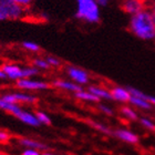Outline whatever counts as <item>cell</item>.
Masks as SVG:
<instances>
[{"instance_id": "obj_23", "label": "cell", "mask_w": 155, "mask_h": 155, "mask_svg": "<svg viewBox=\"0 0 155 155\" xmlns=\"http://www.w3.org/2000/svg\"><path fill=\"white\" fill-rule=\"evenodd\" d=\"M35 113H36L37 119H38V121L40 122L41 125H51V123H52L51 117L45 113V111L38 110V111H36Z\"/></svg>"}, {"instance_id": "obj_22", "label": "cell", "mask_w": 155, "mask_h": 155, "mask_svg": "<svg viewBox=\"0 0 155 155\" xmlns=\"http://www.w3.org/2000/svg\"><path fill=\"white\" fill-rule=\"evenodd\" d=\"M139 122L145 130L150 132H155V122L152 119H150L147 116H142L139 119Z\"/></svg>"}, {"instance_id": "obj_8", "label": "cell", "mask_w": 155, "mask_h": 155, "mask_svg": "<svg viewBox=\"0 0 155 155\" xmlns=\"http://www.w3.org/2000/svg\"><path fill=\"white\" fill-rule=\"evenodd\" d=\"M131 92V99L129 104L134 109H139L142 111H149L152 109V104L149 101V95L135 87H129Z\"/></svg>"}, {"instance_id": "obj_28", "label": "cell", "mask_w": 155, "mask_h": 155, "mask_svg": "<svg viewBox=\"0 0 155 155\" xmlns=\"http://www.w3.org/2000/svg\"><path fill=\"white\" fill-rule=\"evenodd\" d=\"M10 139V134L6 131L0 130V142H6Z\"/></svg>"}, {"instance_id": "obj_1", "label": "cell", "mask_w": 155, "mask_h": 155, "mask_svg": "<svg viewBox=\"0 0 155 155\" xmlns=\"http://www.w3.org/2000/svg\"><path fill=\"white\" fill-rule=\"evenodd\" d=\"M127 29L133 36L143 41H154L155 17L150 8L130 17Z\"/></svg>"}, {"instance_id": "obj_11", "label": "cell", "mask_w": 155, "mask_h": 155, "mask_svg": "<svg viewBox=\"0 0 155 155\" xmlns=\"http://www.w3.org/2000/svg\"><path fill=\"white\" fill-rule=\"evenodd\" d=\"M51 87H55L58 90L65 91V92H71V93H75L78 91H80L82 87L75 84L74 82H72L71 80H65V79H54L51 82Z\"/></svg>"}, {"instance_id": "obj_3", "label": "cell", "mask_w": 155, "mask_h": 155, "mask_svg": "<svg viewBox=\"0 0 155 155\" xmlns=\"http://www.w3.org/2000/svg\"><path fill=\"white\" fill-rule=\"evenodd\" d=\"M2 70L5 71L7 75V79L11 81L21 80V79H30V78H35L39 75L40 71L36 69L32 65H25L21 67L16 63H5L1 65Z\"/></svg>"}, {"instance_id": "obj_33", "label": "cell", "mask_w": 155, "mask_h": 155, "mask_svg": "<svg viewBox=\"0 0 155 155\" xmlns=\"http://www.w3.org/2000/svg\"><path fill=\"white\" fill-rule=\"evenodd\" d=\"M41 155H55V154H52V153H50V152H43V153H41Z\"/></svg>"}, {"instance_id": "obj_5", "label": "cell", "mask_w": 155, "mask_h": 155, "mask_svg": "<svg viewBox=\"0 0 155 155\" xmlns=\"http://www.w3.org/2000/svg\"><path fill=\"white\" fill-rule=\"evenodd\" d=\"M0 97L3 100L10 103L16 104H36L38 102V97L33 93L26 92V91H12V92H6L1 94Z\"/></svg>"}, {"instance_id": "obj_32", "label": "cell", "mask_w": 155, "mask_h": 155, "mask_svg": "<svg viewBox=\"0 0 155 155\" xmlns=\"http://www.w3.org/2000/svg\"><path fill=\"white\" fill-rule=\"evenodd\" d=\"M149 101L151 102L152 107H155V97H152V95H149Z\"/></svg>"}, {"instance_id": "obj_15", "label": "cell", "mask_w": 155, "mask_h": 155, "mask_svg": "<svg viewBox=\"0 0 155 155\" xmlns=\"http://www.w3.org/2000/svg\"><path fill=\"white\" fill-rule=\"evenodd\" d=\"M18 143L21 146H25L26 149H33V150H38V151H45V152L48 150V145H45V143L39 142V141L33 139L20 137V139H18Z\"/></svg>"}, {"instance_id": "obj_16", "label": "cell", "mask_w": 155, "mask_h": 155, "mask_svg": "<svg viewBox=\"0 0 155 155\" xmlns=\"http://www.w3.org/2000/svg\"><path fill=\"white\" fill-rule=\"evenodd\" d=\"M0 110L5 111V112H8L9 114L13 116H18L19 113L21 111L23 110L22 107H20L19 104H16V103H10V102H7L2 99V97H0Z\"/></svg>"}, {"instance_id": "obj_10", "label": "cell", "mask_w": 155, "mask_h": 155, "mask_svg": "<svg viewBox=\"0 0 155 155\" xmlns=\"http://www.w3.org/2000/svg\"><path fill=\"white\" fill-rule=\"evenodd\" d=\"M112 100L119 103L126 104L130 102L131 99V92L129 87H122V85H113L110 89Z\"/></svg>"}, {"instance_id": "obj_6", "label": "cell", "mask_w": 155, "mask_h": 155, "mask_svg": "<svg viewBox=\"0 0 155 155\" xmlns=\"http://www.w3.org/2000/svg\"><path fill=\"white\" fill-rule=\"evenodd\" d=\"M16 87L21 91L26 92H37V91H45L49 90L51 87V83L45 80H38V79H21L17 81Z\"/></svg>"}, {"instance_id": "obj_29", "label": "cell", "mask_w": 155, "mask_h": 155, "mask_svg": "<svg viewBox=\"0 0 155 155\" xmlns=\"http://www.w3.org/2000/svg\"><path fill=\"white\" fill-rule=\"evenodd\" d=\"M95 1L100 5V7H107L112 0H95Z\"/></svg>"}, {"instance_id": "obj_13", "label": "cell", "mask_w": 155, "mask_h": 155, "mask_svg": "<svg viewBox=\"0 0 155 155\" xmlns=\"http://www.w3.org/2000/svg\"><path fill=\"white\" fill-rule=\"evenodd\" d=\"M87 90L90 91L93 95H95L100 101L101 100H104V101L112 100L110 89H107V87H103V85H100V84H91V85L87 87Z\"/></svg>"}, {"instance_id": "obj_14", "label": "cell", "mask_w": 155, "mask_h": 155, "mask_svg": "<svg viewBox=\"0 0 155 155\" xmlns=\"http://www.w3.org/2000/svg\"><path fill=\"white\" fill-rule=\"evenodd\" d=\"M17 119L19 120L20 122H22L23 124L29 126H33V127H38V126L41 125L40 122L38 121V119H37L36 113H32V112L27 111L25 109L20 112L19 115L17 116Z\"/></svg>"}, {"instance_id": "obj_20", "label": "cell", "mask_w": 155, "mask_h": 155, "mask_svg": "<svg viewBox=\"0 0 155 155\" xmlns=\"http://www.w3.org/2000/svg\"><path fill=\"white\" fill-rule=\"evenodd\" d=\"M21 47L23 50H26L27 52H30V53H39L41 51V47L37 42L29 41V40L21 42Z\"/></svg>"}, {"instance_id": "obj_25", "label": "cell", "mask_w": 155, "mask_h": 155, "mask_svg": "<svg viewBox=\"0 0 155 155\" xmlns=\"http://www.w3.org/2000/svg\"><path fill=\"white\" fill-rule=\"evenodd\" d=\"M97 109H99V111H100L101 113H103L104 115H107V116H113L114 115L113 107H111L110 105H107V104L99 103L97 104Z\"/></svg>"}, {"instance_id": "obj_2", "label": "cell", "mask_w": 155, "mask_h": 155, "mask_svg": "<svg viewBox=\"0 0 155 155\" xmlns=\"http://www.w3.org/2000/svg\"><path fill=\"white\" fill-rule=\"evenodd\" d=\"M75 18L89 25L101 21V7L95 0H75Z\"/></svg>"}, {"instance_id": "obj_19", "label": "cell", "mask_w": 155, "mask_h": 155, "mask_svg": "<svg viewBox=\"0 0 155 155\" xmlns=\"http://www.w3.org/2000/svg\"><path fill=\"white\" fill-rule=\"evenodd\" d=\"M31 65L35 67L36 69H38L39 71H49L51 70V67L48 63L45 57H36L32 59L31 61Z\"/></svg>"}, {"instance_id": "obj_4", "label": "cell", "mask_w": 155, "mask_h": 155, "mask_svg": "<svg viewBox=\"0 0 155 155\" xmlns=\"http://www.w3.org/2000/svg\"><path fill=\"white\" fill-rule=\"evenodd\" d=\"M28 16V9L13 3L10 0H0V21L20 20Z\"/></svg>"}, {"instance_id": "obj_26", "label": "cell", "mask_w": 155, "mask_h": 155, "mask_svg": "<svg viewBox=\"0 0 155 155\" xmlns=\"http://www.w3.org/2000/svg\"><path fill=\"white\" fill-rule=\"evenodd\" d=\"M10 1H12L13 3H16L20 7H23L26 9H29L35 2V0H10Z\"/></svg>"}, {"instance_id": "obj_12", "label": "cell", "mask_w": 155, "mask_h": 155, "mask_svg": "<svg viewBox=\"0 0 155 155\" xmlns=\"http://www.w3.org/2000/svg\"><path fill=\"white\" fill-rule=\"evenodd\" d=\"M113 135L123 142L129 143V144H137L140 141V137L136 133H134L129 129H123V127L114 130Z\"/></svg>"}, {"instance_id": "obj_7", "label": "cell", "mask_w": 155, "mask_h": 155, "mask_svg": "<svg viewBox=\"0 0 155 155\" xmlns=\"http://www.w3.org/2000/svg\"><path fill=\"white\" fill-rule=\"evenodd\" d=\"M64 72L69 80H71L72 82H74L75 84L80 85V87L87 85V84L90 83L91 77L89 74V72L85 71L84 69L80 68V67L67 65L64 69Z\"/></svg>"}, {"instance_id": "obj_9", "label": "cell", "mask_w": 155, "mask_h": 155, "mask_svg": "<svg viewBox=\"0 0 155 155\" xmlns=\"http://www.w3.org/2000/svg\"><path fill=\"white\" fill-rule=\"evenodd\" d=\"M120 8L127 16H134L147 8L146 0H121Z\"/></svg>"}, {"instance_id": "obj_17", "label": "cell", "mask_w": 155, "mask_h": 155, "mask_svg": "<svg viewBox=\"0 0 155 155\" xmlns=\"http://www.w3.org/2000/svg\"><path fill=\"white\" fill-rule=\"evenodd\" d=\"M73 95H74L75 99L82 101V102H89V103H99V102H100V100H99L95 95H93V94L91 93L87 89V90L81 89L80 91L73 93Z\"/></svg>"}, {"instance_id": "obj_18", "label": "cell", "mask_w": 155, "mask_h": 155, "mask_svg": "<svg viewBox=\"0 0 155 155\" xmlns=\"http://www.w3.org/2000/svg\"><path fill=\"white\" fill-rule=\"evenodd\" d=\"M120 113L124 119L129 120V121H139V114L136 112V110L131 105H122L120 109Z\"/></svg>"}, {"instance_id": "obj_30", "label": "cell", "mask_w": 155, "mask_h": 155, "mask_svg": "<svg viewBox=\"0 0 155 155\" xmlns=\"http://www.w3.org/2000/svg\"><path fill=\"white\" fill-rule=\"evenodd\" d=\"M0 80H8L6 73H5V71H3L2 68H1V65H0Z\"/></svg>"}, {"instance_id": "obj_27", "label": "cell", "mask_w": 155, "mask_h": 155, "mask_svg": "<svg viewBox=\"0 0 155 155\" xmlns=\"http://www.w3.org/2000/svg\"><path fill=\"white\" fill-rule=\"evenodd\" d=\"M21 155H41V153H40V151H38V150L26 149L21 153Z\"/></svg>"}, {"instance_id": "obj_34", "label": "cell", "mask_w": 155, "mask_h": 155, "mask_svg": "<svg viewBox=\"0 0 155 155\" xmlns=\"http://www.w3.org/2000/svg\"><path fill=\"white\" fill-rule=\"evenodd\" d=\"M154 43H155V39H154Z\"/></svg>"}, {"instance_id": "obj_31", "label": "cell", "mask_w": 155, "mask_h": 155, "mask_svg": "<svg viewBox=\"0 0 155 155\" xmlns=\"http://www.w3.org/2000/svg\"><path fill=\"white\" fill-rule=\"evenodd\" d=\"M150 10H151V11H152V13H153V16L155 17V1H153L152 3H151V5H150Z\"/></svg>"}, {"instance_id": "obj_24", "label": "cell", "mask_w": 155, "mask_h": 155, "mask_svg": "<svg viewBox=\"0 0 155 155\" xmlns=\"http://www.w3.org/2000/svg\"><path fill=\"white\" fill-rule=\"evenodd\" d=\"M45 59H47L48 63L50 64L51 69L52 68L58 69V68H61V67H62L61 59L57 58V57H54V55H47V57H45Z\"/></svg>"}, {"instance_id": "obj_21", "label": "cell", "mask_w": 155, "mask_h": 155, "mask_svg": "<svg viewBox=\"0 0 155 155\" xmlns=\"http://www.w3.org/2000/svg\"><path fill=\"white\" fill-rule=\"evenodd\" d=\"M87 123L90 124L93 129H95L99 132L103 133V134H107V135H113V131L109 127V126L104 125L100 122H95V121H87Z\"/></svg>"}]
</instances>
